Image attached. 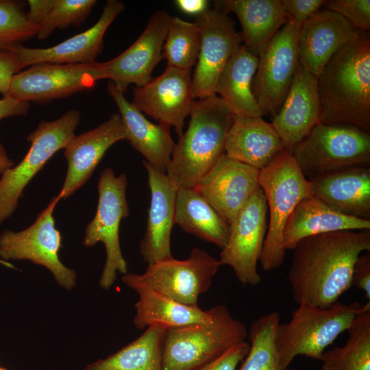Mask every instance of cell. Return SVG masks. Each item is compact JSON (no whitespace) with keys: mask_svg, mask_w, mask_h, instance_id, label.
Here are the masks:
<instances>
[{"mask_svg":"<svg viewBox=\"0 0 370 370\" xmlns=\"http://www.w3.org/2000/svg\"><path fill=\"white\" fill-rule=\"evenodd\" d=\"M288 274L298 304L327 308L352 286L356 262L370 251V232L341 231L301 239Z\"/></svg>","mask_w":370,"mask_h":370,"instance_id":"cell-1","label":"cell"},{"mask_svg":"<svg viewBox=\"0 0 370 370\" xmlns=\"http://www.w3.org/2000/svg\"><path fill=\"white\" fill-rule=\"evenodd\" d=\"M319 123L370 129V34L357 29L317 77Z\"/></svg>","mask_w":370,"mask_h":370,"instance_id":"cell-2","label":"cell"},{"mask_svg":"<svg viewBox=\"0 0 370 370\" xmlns=\"http://www.w3.org/2000/svg\"><path fill=\"white\" fill-rule=\"evenodd\" d=\"M186 131L175 143L166 174L178 188H193L225 153L233 114L217 95L194 101Z\"/></svg>","mask_w":370,"mask_h":370,"instance_id":"cell-3","label":"cell"},{"mask_svg":"<svg viewBox=\"0 0 370 370\" xmlns=\"http://www.w3.org/2000/svg\"><path fill=\"white\" fill-rule=\"evenodd\" d=\"M368 310L370 301L365 304L338 301L327 308L299 304L291 319L280 323L277 330L276 345L282 368H288L299 355L320 360L325 348L347 330L358 314Z\"/></svg>","mask_w":370,"mask_h":370,"instance_id":"cell-4","label":"cell"},{"mask_svg":"<svg viewBox=\"0 0 370 370\" xmlns=\"http://www.w3.org/2000/svg\"><path fill=\"white\" fill-rule=\"evenodd\" d=\"M213 309L208 321L166 330L163 370H197L245 341L248 335L246 326L227 306L219 304Z\"/></svg>","mask_w":370,"mask_h":370,"instance_id":"cell-5","label":"cell"},{"mask_svg":"<svg viewBox=\"0 0 370 370\" xmlns=\"http://www.w3.org/2000/svg\"><path fill=\"white\" fill-rule=\"evenodd\" d=\"M258 182L269 212L260 262L263 270L272 271L284 261L283 232L286 223L296 206L303 199L313 196L312 184L287 150L260 171Z\"/></svg>","mask_w":370,"mask_h":370,"instance_id":"cell-6","label":"cell"},{"mask_svg":"<svg viewBox=\"0 0 370 370\" xmlns=\"http://www.w3.org/2000/svg\"><path fill=\"white\" fill-rule=\"evenodd\" d=\"M304 176L311 180L370 162L368 131L347 124L317 123L292 153Z\"/></svg>","mask_w":370,"mask_h":370,"instance_id":"cell-7","label":"cell"},{"mask_svg":"<svg viewBox=\"0 0 370 370\" xmlns=\"http://www.w3.org/2000/svg\"><path fill=\"white\" fill-rule=\"evenodd\" d=\"M220 266L218 259L195 247L187 259L156 262L148 264L142 274L123 275L122 281L132 289L146 287L180 303L199 306V295L208 291Z\"/></svg>","mask_w":370,"mask_h":370,"instance_id":"cell-8","label":"cell"},{"mask_svg":"<svg viewBox=\"0 0 370 370\" xmlns=\"http://www.w3.org/2000/svg\"><path fill=\"white\" fill-rule=\"evenodd\" d=\"M127 180L125 174L115 176L111 168L100 174L97 189L99 201L95 215L85 230L83 245L90 247L99 242L104 244L106 260L99 286L109 290L116 279V273H127V262L121 252L119 227L123 219L130 213L126 199Z\"/></svg>","mask_w":370,"mask_h":370,"instance_id":"cell-9","label":"cell"},{"mask_svg":"<svg viewBox=\"0 0 370 370\" xmlns=\"http://www.w3.org/2000/svg\"><path fill=\"white\" fill-rule=\"evenodd\" d=\"M80 121L77 110L67 111L53 121H41L27 140L30 148L23 159L0 178V225L10 217L29 182L59 150L75 136Z\"/></svg>","mask_w":370,"mask_h":370,"instance_id":"cell-10","label":"cell"},{"mask_svg":"<svg viewBox=\"0 0 370 370\" xmlns=\"http://www.w3.org/2000/svg\"><path fill=\"white\" fill-rule=\"evenodd\" d=\"M60 200L58 195L51 201L27 228L13 232L5 230L0 234V258L3 260H28L47 268L62 288L71 291L76 284L74 270L66 267L59 258L62 235L56 228L53 215Z\"/></svg>","mask_w":370,"mask_h":370,"instance_id":"cell-11","label":"cell"},{"mask_svg":"<svg viewBox=\"0 0 370 370\" xmlns=\"http://www.w3.org/2000/svg\"><path fill=\"white\" fill-rule=\"evenodd\" d=\"M300 25L288 18L258 56L252 90L263 115L277 114L291 86L299 62Z\"/></svg>","mask_w":370,"mask_h":370,"instance_id":"cell-12","label":"cell"},{"mask_svg":"<svg viewBox=\"0 0 370 370\" xmlns=\"http://www.w3.org/2000/svg\"><path fill=\"white\" fill-rule=\"evenodd\" d=\"M101 79H105L103 62L37 64L14 75L8 95L41 103L90 89Z\"/></svg>","mask_w":370,"mask_h":370,"instance_id":"cell-13","label":"cell"},{"mask_svg":"<svg viewBox=\"0 0 370 370\" xmlns=\"http://www.w3.org/2000/svg\"><path fill=\"white\" fill-rule=\"evenodd\" d=\"M267 204L258 188L229 225V236L219 259L228 265L243 285L257 286L261 282L258 262L266 237Z\"/></svg>","mask_w":370,"mask_h":370,"instance_id":"cell-14","label":"cell"},{"mask_svg":"<svg viewBox=\"0 0 370 370\" xmlns=\"http://www.w3.org/2000/svg\"><path fill=\"white\" fill-rule=\"evenodd\" d=\"M199 27L201 43L192 76L193 99L215 94L218 79L225 65L243 42L234 21L215 7L195 17Z\"/></svg>","mask_w":370,"mask_h":370,"instance_id":"cell-15","label":"cell"},{"mask_svg":"<svg viewBox=\"0 0 370 370\" xmlns=\"http://www.w3.org/2000/svg\"><path fill=\"white\" fill-rule=\"evenodd\" d=\"M170 18L164 10L153 13L141 35L130 47L103 62L105 79H110L123 92L132 84L140 87L149 82L153 69L162 59Z\"/></svg>","mask_w":370,"mask_h":370,"instance_id":"cell-16","label":"cell"},{"mask_svg":"<svg viewBox=\"0 0 370 370\" xmlns=\"http://www.w3.org/2000/svg\"><path fill=\"white\" fill-rule=\"evenodd\" d=\"M132 104L158 123L173 127L180 136L193 102L191 69L166 66L149 82L134 89Z\"/></svg>","mask_w":370,"mask_h":370,"instance_id":"cell-17","label":"cell"},{"mask_svg":"<svg viewBox=\"0 0 370 370\" xmlns=\"http://www.w3.org/2000/svg\"><path fill=\"white\" fill-rule=\"evenodd\" d=\"M260 170L223 154L193 188L230 225L260 188Z\"/></svg>","mask_w":370,"mask_h":370,"instance_id":"cell-18","label":"cell"},{"mask_svg":"<svg viewBox=\"0 0 370 370\" xmlns=\"http://www.w3.org/2000/svg\"><path fill=\"white\" fill-rule=\"evenodd\" d=\"M125 9L123 2L108 0L97 22L90 28L47 48H29L20 44L8 51L18 58L21 69L29 65L89 64L95 62L103 49V36L116 17Z\"/></svg>","mask_w":370,"mask_h":370,"instance_id":"cell-19","label":"cell"},{"mask_svg":"<svg viewBox=\"0 0 370 370\" xmlns=\"http://www.w3.org/2000/svg\"><path fill=\"white\" fill-rule=\"evenodd\" d=\"M151 192L150 206L140 252L147 264L173 258L171 250V234L175 224V210L178 188L166 174L145 161Z\"/></svg>","mask_w":370,"mask_h":370,"instance_id":"cell-20","label":"cell"},{"mask_svg":"<svg viewBox=\"0 0 370 370\" xmlns=\"http://www.w3.org/2000/svg\"><path fill=\"white\" fill-rule=\"evenodd\" d=\"M126 132L119 114L114 113L96 128L75 136L64 148L67 172L60 199H66L90 177L107 150L116 142L126 140Z\"/></svg>","mask_w":370,"mask_h":370,"instance_id":"cell-21","label":"cell"},{"mask_svg":"<svg viewBox=\"0 0 370 370\" xmlns=\"http://www.w3.org/2000/svg\"><path fill=\"white\" fill-rule=\"evenodd\" d=\"M319 118L317 77L298 63L291 86L271 124L286 150L292 153L319 123Z\"/></svg>","mask_w":370,"mask_h":370,"instance_id":"cell-22","label":"cell"},{"mask_svg":"<svg viewBox=\"0 0 370 370\" xmlns=\"http://www.w3.org/2000/svg\"><path fill=\"white\" fill-rule=\"evenodd\" d=\"M356 30L340 14L325 9L318 11L300 25L299 64L317 77L332 56L354 37Z\"/></svg>","mask_w":370,"mask_h":370,"instance_id":"cell-23","label":"cell"},{"mask_svg":"<svg viewBox=\"0 0 370 370\" xmlns=\"http://www.w3.org/2000/svg\"><path fill=\"white\" fill-rule=\"evenodd\" d=\"M108 92L119 110L126 140L145 157L147 163L166 173L175 146L170 127L149 121L111 82Z\"/></svg>","mask_w":370,"mask_h":370,"instance_id":"cell-24","label":"cell"},{"mask_svg":"<svg viewBox=\"0 0 370 370\" xmlns=\"http://www.w3.org/2000/svg\"><path fill=\"white\" fill-rule=\"evenodd\" d=\"M313 196L345 215L370 220V169L338 170L310 180Z\"/></svg>","mask_w":370,"mask_h":370,"instance_id":"cell-25","label":"cell"},{"mask_svg":"<svg viewBox=\"0 0 370 370\" xmlns=\"http://www.w3.org/2000/svg\"><path fill=\"white\" fill-rule=\"evenodd\" d=\"M284 150L272 124L262 116L233 115L225 140L227 156L260 171Z\"/></svg>","mask_w":370,"mask_h":370,"instance_id":"cell-26","label":"cell"},{"mask_svg":"<svg viewBox=\"0 0 370 370\" xmlns=\"http://www.w3.org/2000/svg\"><path fill=\"white\" fill-rule=\"evenodd\" d=\"M370 229V220L341 214L314 196L303 199L290 215L283 232L285 250L303 238L317 234Z\"/></svg>","mask_w":370,"mask_h":370,"instance_id":"cell-27","label":"cell"},{"mask_svg":"<svg viewBox=\"0 0 370 370\" xmlns=\"http://www.w3.org/2000/svg\"><path fill=\"white\" fill-rule=\"evenodd\" d=\"M215 5L236 15L244 45L257 56L288 20L282 0H225Z\"/></svg>","mask_w":370,"mask_h":370,"instance_id":"cell-28","label":"cell"},{"mask_svg":"<svg viewBox=\"0 0 370 370\" xmlns=\"http://www.w3.org/2000/svg\"><path fill=\"white\" fill-rule=\"evenodd\" d=\"M258 56L241 45L222 71L215 94L227 104L233 115L262 116L252 90V80L258 65Z\"/></svg>","mask_w":370,"mask_h":370,"instance_id":"cell-29","label":"cell"},{"mask_svg":"<svg viewBox=\"0 0 370 370\" xmlns=\"http://www.w3.org/2000/svg\"><path fill=\"white\" fill-rule=\"evenodd\" d=\"M139 296L135 304L133 323L137 329L151 326L166 330L210 321L214 314L213 306L204 310L199 306H188L151 288L137 286L134 288Z\"/></svg>","mask_w":370,"mask_h":370,"instance_id":"cell-30","label":"cell"},{"mask_svg":"<svg viewBox=\"0 0 370 370\" xmlns=\"http://www.w3.org/2000/svg\"><path fill=\"white\" fill-rule=\"evenodd\" d=\"M175 223L184 231L223 249L228 239L229 225L194 188H179Z\"/></svg>","mask_w":370,"mask_h":370,"instance_id":"cell-31","label":"cell"},{"mask_svg":"<svg viewBox=\"0 0 370 370\" xmlns=\"http://www.w3.org/2000/svg\"><path fill=\"white\" fill-rule=\"evenodd\" d=\"M166 329L148 327L138 338L83 370H163L162 347Z\"/></svg>","mask_w":370,"mask_h":370,"instance_id":"cell-32","label":"cell"},{"mask_svg":"<svg viewBox=\"0 0 370 370\" xmlns=\"http://www.w3.org/2000/svg\"><path fill=\"white\" fill-rule=\"evenodd\" d=\"M347 331L344 345L322 354L321 370H370V310L358 314Z\"/></svg>","mask_w":370,"mask_h":370,"instance_id":"cell-33","label":"cell"},{"mask_svg":"<svg viewBox=\"0 0 370 370\" xmlns=\"http://www.w3.org/2000/svg\"><path fill=\"white\" fill-rule=\"evenodd\" d=\"M280 323L278 312L261 316L251 325L248 352L238 370H291L282 369L279 360L276 336Z\"/></svg>","mask_w":370,"mask_h":370,"instance_id":"cell-34","label":"cell"},{"mask_svg":"<svg viewBox=\"0 0 370 370\" xmlns=\"http://www.w3.org/2000/svg\"><path fill=\"white\" fill-rule=\"evenodd\" d=\"M200 43L201 33L197 23L171 16L162 53L166 66L191 69L197 63Z\"/></svg>","mask_w":370,"mask_h":370,"instance_id":"cell-35","label":"cell"},{"mask_svg":"<svg viewBox=\"0 0 370 370\" xmlns=\"http://www.w3.org/2000/svg\"><path fill=\"white\" fill-rule=\"evenodd\" d=\"M96 3L95 0H51L36 36L45 39L56 28L80 26Z\"/></svg>","mask_w":370,"mask_h":370,"instance_id":"cell-36","label":"cell"},{"mask_svg":"<svg viewBox=\"0 0 370 370\" xmlns=\"http://www.w3.org/2000/svg\"><path fill=\"white\" fill-rule=\"evenodd\" d=\"M39 28L27 18L21 3L0 1V52L37 36Z\"/></svg>","mask_w":370,"mask_h":370,"instance_id":"cell-37","label":"cell"},{"mask_svg":"<svg viewBox=\"0 0 370 370\" xmlns=\"http://www.w3.org/2000/svg\"><path fill=\"white\" fill-rule=\"evenodd\" d=\"M323 6L342 16L356 29L369 32V0H329Z\"/></svg>","mask_w":370,"mask_h":370,"instance_id":"cell-38","label":"cell"},{"mask_svg":"<svg viewBox=\"0 0 370 370\" xmlns=\"http://www.w3.org/2000/svg\"><path fill=\"white\" fill-rule=\"evenodd\" d=\"M249 343L245 341L227 349L221 356L197 370H236L247 355Z\"/></svg>","mask_w":370,"mask_h":370,"instance_id":"cell-39","label":"cell"},{"mask_svg":"<svg viewBox=\"0 0 370 370\" xmlns=\"http://www.w3.org/2000/svg\"><path fill=\"white\" fill-rule=\"evenodd\" d=\"M287 18L301 25L320 10L323 0H282Z\"/></svg>","mask_w":370,"mask_h":370,"instance_id":"cell-40","label":"cell"},{"mask_svg":"<svg viewBox=\"0 0 370 370\" xmlns=\"http://www.w3.org/2000/svg\"><path fill=\"white\" fill-rule=\"evenodd\" d=\"M21 70L17 56L9 51L0 52V93L3 96L9 92L12 77Z\"/></svg>","mask_w":370,"mask_h":370,"instance_id":"cell-41","label":"cell"},{"mask_svg":"<svg viewBox=\"0 0 370 370\" xmlns=\"http://www.w3.org/2000/svg\"><path fill=\"white\" fill-rule=\"evenodd\" d=\"M363 291L370 300V256L361 254L355 263L352 273V286Z\"/></svg>","mask_w":370,"mask_h":370,"instance_id":"cell-42","label":"cell"},{"mask_svg":"<svg viewBox=\"0 0 370 370\" xmlns=\"http://www.w3.org/2000/svg\"><path fill=\"white\" fill-rule=\"evenodd\" d=\"M29 102L15 99L7 95L0 99V120L4 118L25 115L29 111Z\"/></svg>","mask_w":370,"mask_h":370,"instance_id":"cell-43","label":"cell"},{"mask_svg":"<svg viewBox=\"0 0 370 370\" xmlns=\"http://www.w3.org/2000/svg\"><path fill=\"white\" fill-rule=\"evenodd\" d=\"M175 3L182 12L195 17L209 9V1L206 0H177Z\"/></svg>","mask_w":370,"mask_h":370,"instance_id":"cell-44","label":"cell"},{"mask_svg":"<svg viewBox=\"0 0 370 370\" xmlns=\"http://www.w3.org/2000/svg\"><path fill=\"white\" fill-rule=\"evenodd\" d=\"M14 166V162L8 156L6 151L0 141V176L9 169Z\"/></svg>","mask_w":370,"mask_h":370,"instance_id":"cell-45","label":"cell"},{"mask_svg":"<svg viewBox=\"0 0 370 370\" xmlns=\"http://www.w3.org/2000/svg\"><path fill=\"white\" fill-rule=\"evenodd\" d=\"M0 370H8L6 368L0 366Z\"/></svg>","mask_w":370,"mask_h":370,"instance_id":"cell-46","label":"cell"}]
</instances>
